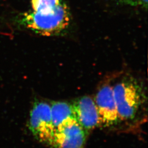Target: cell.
Wrapping results in <instances>:
<instances>
[{
	"label": "cell",
	"instance_id": "cell-3",
	"mask_svg": "<svg viewBox=\"0 0 148 148\" xmlns=\"http://www.w3.org/2000/svg\"><path fill=\"white\" fill-rule=\"evenodd\" d=\"M29 130L37 141L52 147L56 128L53 125L51 106L36 101L32 106L28 123Z\"/></svg>",
	"mask_w": 148,
	"mask_h": 148
},
{
	"label": "cell",
	"instance_id": "cell-2",
	"mask_svg": "<svg viewBox=\"0 0 148 148\" xmlns=\"http://www.w3.org/2000/svg\"><path fill=\"white\" fill-rule=\"evenodd\" d=\"M120 123L133 121L143 103V92L135 80L125 79L113 87Z\"/></svg>",
	"mask_w": 148,
	"mask_h": 148
},
{
	"label": "cell",
	"instance_id": "cell-7",
	"mask_svg": "<svg viewBox=\"0 0 148 148\" xmlns=\"http://www.w3.org/2000/svg\"><path fill=\"white\" fill-rule=\"evenodd\" d=\"M50 106L56 130L69 122L76 120L71 104L65 101H54Z\"/></svg>",
	"mask_w": 148,
	"mask_h": 148
},
{
	"label": "cell",
	"instance_id": "cell-5",
	"mask_svg": "<svg viewBox=\"0 0 148 148\" xmlns=\"http://www.w3.org/2000/svg\"><path fill=\"white\" fill-rule=\"evenodd\" d=\"M88 133L76 120H73L56 130L52 147L84 148Z\"/></svg>",
	"mask_w": 148,
	"mask_h": 148
},
{
	"label": "cell",
	"instance_id": "cell-8",
	"mask_svg": "<svg viewBox=\"0 0 148 148\" xmlns=\"http://www.w3.org/2000/svg\"><path fill=\"white\" fill-rule=\"evenodd\" d=\"M63 0H32L33 11L42 13L52 12L58 6Z\"/></svg>",
	"mask_w": 148,
	"mask_h": 148
},
{
	"label": "cell",
	"instance_id": "cell-4",
	"mask_svg": "<svg viewBox=\"0 0 148 148\" xmlns=\"http://www.w3.org/2000/svg\"><path fill=\"white\" fill-rule=\"evenodd\" d=\"M94 101L98 113V126L112 128L120 123L112 86H103L97 93Z\"/></svg>",
	"mask_w": 148,
	"mask_h": 148
},
{
	"label": "cell",
	"instance_id": "cell-1",
	"mask_svg": "<svg viewBox=\"0 0 148 148\" xmlns=\"http://www.w3.org/2000/svg\"><path fill=\"white\" fill-rule=\"evenodd\" d=\"M70 14L69 8L63 1L54 11L48 13L32 11L26 13L21 23L33 32L43 36L57 35L69 27Z\"/></svg>",
	"mask_w": 148,
	"mask_h": 148
},
{
	"label": "cell",
	"instance_id": "cell-9",
	"mask_svg": "<svg viewBox=\"0 0 148 148\" xmlns=\"http://www.w3.org/2000/svg\"><path fill=\"white\" fill-rule=\"evenodd\" d=\"M119 3L133 7H140L145 10L148 8V0H115Z\"/></svg>",
	"mask_w": 148,
	"mask_h": 148
},
{
	"label": "cell",
	"instance_id": "cell-6",
	"mask_svg": "<svg viewBox=\"0 0 148 148\" xmlns=\"http://www.w3.org/2000/svg\"><path fill=\"white\" fill-rule=\"evenodd\" d=\"M71 105L76 121L88 134L98 127V113L92 98L84 96L75 100Z\"/></svg>",
	"mask_w": 148,
	"mask_h": 148
}]
</instances>
